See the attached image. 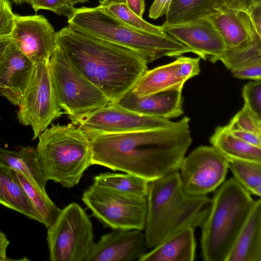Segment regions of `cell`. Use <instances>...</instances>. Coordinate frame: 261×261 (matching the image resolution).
<instances>
[{
	"label": "cell",
	"instance_id": "44",
	"mask_svg": "<svg viewBox=\"0 0 261 261\" xmlns=\"http://www.w3.org/2000/svg\"><path fill=\"white\" fill-rule=\"evenodd\" d=\"M71 4L74 6L75 4L79 3H84L89 1V0H69Z\"/></svg>",
	"mask_w": 261,
	"mask_h": 261
},
{
	"label": "cell",
	"instance_id": "41",
	"mask_svg": "<svg viewBox=\"0 0 261 261\" xmlns=\"http://www.w3.org/2000/svg\"><path fill=\"white\" fill-rule=\"evenodd\" d=\"M10 244V241L6 235L0 230V261L12 260L7 256L6 250Z\"/></svg>",
	"mask_w": 261,
	"mask_h": 261
},
{
	"label": "cell",
	"instance_id": "43",
	"mask_svg": "<svg viewBox=\"0 0 261 261\" xmlns=\"http://www.w3.org/2000/svg\"><path fill=\"white\" fill-rule=\"evenodd\" d=\"M10 2V3H14L16 5L21 4L23 3H27L29 5H31L32 0H8Z\"/></svg>",
	"mask_w": 261,
	"mask_h": 261
},
{
	"label": "cell",
	"instance_id": "40",
	"mask_svg": "<svg viewBox=\"0 0 261 261\" xmlns=\"http://www.w3.org/2000/svg\"><path fill=\"white\" fill-rule=\"evenodd\" d=\"M125 3L132 11L142 17L145 9V0H125Z\"/></svg>",
	"mask_w": 261,
	"mask_h": 261
},
{
	"label": "cell",
	"instance_id": "30",
	"mask_svg": "<svg viewBox=\"0 0 261 261\" xmlns=\"http://www.w3.org/2000/svg\"><path fill=\"white\" fill-rule=\"evenodd\" d=\"M102 6L116 17L133 29L152 34H166L162 26L155 25L144 20L132 11L124 1H113Z\"/></svg>",
	"mask_w": 261,
	"mask_h": 261
},
{
	"label": "cell",
	"instance_id": "34",
	"mask_svg": "<svg viewBox=\"0 0 261 261\" xmlns=\"http://www.w3.org/2000/svg\"><path fill=\"white\" fill-rule=\"evenodd\" d=\"M15 26V14L12 11L11 3L3 0L0 6V38L10 37Z\"/></svg>",
	"mask_w": 261,
	"mask_h": 261
},
{
	"label": "cell",
	"instance_id": "15",
	"mask_svg": "<svg viewBox=\"0 0 261 261\" xmlns=\"http://www.w3.org/2000/svg\"><path fill=\"white\" fill-rule=\"evenodd\" d=\"M164 31L190 48L192 53L210 61L219 56L226 47L213 24L205 17L175 23H164Z\"/></svg>",
	"mask_w": 261,
	"mask_h": 261
},
{
	"label": "cell",
	"instance_id": "19",
	"mask_svg": "<svg viewBox=\"0 0 261 261\" xmlns=\"http://www.w3.org/2000/svg\"><path fill=\"white\" fill-rule=\"evenodd\" d=\"M204 17L219 33L226 48L246 43L251 41L257 34L246 12L218 9Z\"/></svg>",
	"mask_w": 261,
	"mask_h": 261
},
{
	"label": "cell",
	"instance_id": "35",
	"mask_svg": "<svg viewBox=\"0 0 261 261\" xmlns=\"http://www.w3.org/2000/svg\"><path fill=\"white\" fill-rule=\"evenodd\" d=\"M231 72L232 75L237 79L260 81L261 59L233 69Z\"/></svg>",
	"mask_w": 261,
	"mask_h": 261
},
{
	"label": "cell",
	"instance_id": "21",
	"mask_svg": "<svg viewBox=\"0 0 261 261\" xmlns=\"http://www.w3.org/2000/svg\"><path fill=\"white\" fill-rule=\"evenodd\" d=\"M196 244L194 229L185 228L145 252L138 261H193Z\"/></svg>",
	"mask_w": 261,
	"mask_h": 261
},
{
	"label": "cell",
	"instance_id": "7",
	"mask_svg": "<svg viewBox=\"0 0 261 261\" xmlns=\"http://www.w3.org/2000/svg\"><path fill=\"white\" fill-rule=\"evenodd\" d=\"M49 64L57 103L72 123L111 103L99 88L74 68L57 46Z\"/></svg>",
	"mask_w": 261,
	"mask_h": 261
},
{
	"label": "cell",
	"instance_id": "26",
	"mask_svg": "<svg viewBox=\"0 0 261 261\" xmlns=\"http://www.w3.org/2000/svg\"><path fill=\"white\" fill-rule=\"evenodd\" d=\"M93 184L120 193L147 197L149 181L128 173L106 172L95 176Z\"/></svg>",
	"mask_w": 261,
	"mask_h": 261
},
{
	"label": "cell",
	"instance_id": "9",
	"mask_svg": "<svg viewBox=\"0 0 261 261\" xmlns=\"http://www.w3.org/2000/svg\"><path fill=\"white\" fill-rule=\"evenodd\" d=\"M82 200L92 216L106 227L144 229L147 197L120 193L93 184L84 191Z\"/></svg>",
	"mask_w": 261,
	"mask_h": 261
},
{
	"label": "cell",
	"instance_id": "45",
	"mask_svg": "<svg viewBox=\"0 0 261 261\" xmlns=\"http://www.w3.org/2000/svg\"><path fill=\"white\" fill-rule=\"evenodd\" d=\"M113 1H116V2H122L124 1L125 0H101L99 1V4L100 5H105L109 2H113Z\"/></svg>",
	"mask_w": 261,
	"mask_h": 261
},
{
	"label": "cell",
	"instance_id": "18",
	"mask_svg": "<svg viewBox=\"0 0 261 261\" xmlns=\"http://www.w3.org/2000/svg\"><path fill=\"white\" fill-rule=\"evenodd\" d=\"M181 91H170L138 96L130 90L118 102L122 107L139 114L170 119L183 113Z\"/></svg>",
	"mask_w": 261,
	"mask_h": 261
},
{
	"label": "cell",
	"instance_id": "17",
	"mask_svg": "<svg viewBox=\"0 0 261 261\" xmlns=\"http://www.w3.org/2000/svg\"><path fill=\"white\" fill-rule=\"evenodd\" d=\"M144 233L139 229H115L95 243L87 261H133L146 251Z\"/></svg>",
	"mask_w": 261,
	"mask_h": 261
},
{
	"label": "cell",
	"instance_id": "4",
	"mask_svg": "<svg viewBox=\"0 0 261 261\" xmlns=\"http://www.w3.org/2000/svg\"><path fill=\"white\" fill-rule=\"evenodd\" d=\"M68 23L85 34L135 51L147 64L162 57H177L192 53L190 48L167 33L152 34L129 27L101 5L75 8Z\"/></svg>",
	"mask_w": 261,
	"mask_h": 261
},
{
	"label": "cell",
	"instance_id": "12",
	"mask_svg": "<svg viewBox=\"0 0 261 261\" xmlns=\"http://www.w3.org/2000/svg\"><path fill=\"white\" fill-rule=\"evenodd\" d=\"M174 121L139 114L117 103L105 107L77 119L79 126L90 138L100 134L125 133L165 127Z\"/></svg>",
	"mask_w": 261,
	"mask_h": 261
},
{
	"label": "cell",
	"instance_id": "6",
	"mask_svg": "<svg viewBox=\"0 0 261 261\" xmlns=\"http://www.w3.org/2000/svg\"><path fill=\"white\" fill-rule=\"evenodd\" d=\"M36 147L46 179L72 188L92 164L89 137L77 125L51 124L38 136Z\"/></svg>",
	"mask_w": 261,
	"mask_h": 261
},
{
	"label": "cell",
	"instance_id": "33",
	"mask_svg": "<svg viewBox=\"0 0 261 261\" xmlns=\"http://www.w3.org/2000/svg\"><path fill=\"white\" fill-rule=\"evenodd\" d=\"M35 12L39 10L51 11L69 18L75 8L69 0H32L30 5Z\"/></svg>",
	"mask_w": 261,
	"mask_h": 261
},
{
	"label": "cell",
	"instance_id": "24",
	"mask_svg": "<svg viewBox=\"0 0 261 261\" xmlns=\"http://www.w3.org/2000/svg\"><path fill=\"white\" fill-rule=\"evenodd\" d=\"M0 163L24 174L45 189L47 180L41 168L36 147L23 146L13 151L0 147Z\"/></svg>",
	"mask_w": 261,
	"mask_h": 261
},
{
	"label": "cell",
	"instance_id": "39",
	"mask_svg": "<svg viewBox=\"0 0 261 261\" xmlns=\"http://www.w3.org/2000/svg\"><path fill=\"white\" fill-rule=\"evenodd\" d=\"M246 12L257 34L261 37V2L253 4Z\"/></svg>",
	"mask_w": 261,
	"mask_h": 261
},
{
	"label": "cell",
	"instance_id": "3",
	"mask_svg": "<svg viewBox=\"0 0 261 261\" xmlns=\"http://www.w3.org/2000/svg\"><path fill=\"white\" fill-rule=\"evenodd\" d=\"M211 199L184 190L178 171L149 182L144 237L152 249L179 231L201 227L208 214Z\"/></svg>",
	"mask_w": 261,
	"mask_h": 261
},
{
	"label": "cell",
	"instance_id": "8",
	"mask_svg": "<svg viewBox=\"0 0 261 261\" xmlns=\"http://www.w3.org/2000/svg\"><path fill=\"white\" fill-rule=\"evenodd\" d=\"M47 229L50 261H87L95 243L92 222L80 204L72 202L61 210Z\"/></svg>",
	"mask_w": 261,
	"mask_h": 261
},
{
	"label": "cell",
	"instance_id": "46",
	"mask_svg": "<svg viewBox=\"0 0 261 261\" xmlns=\"http://www.w3.org/2000/svg\"><path fill=\"white\" fill-rule=\"evenodd\" d=\"M3 1V0H0V6L2 4Z\"/></svg>",
	"mask_w": 261,
	"mask_h": 261
},
{
	"label": "cell",
	"instance_id": "29",
	"mask_svg": "<svg viewBox=\"0 0 261 261\" xmlns=\"http://www.w3.org/2000/svg\"><path fill=\"white\" fill-rule=\"evenodd\" d=\"M228 168L234 179L251 195H261V163L234 160L229 161Z\"/></svg>",
	"mask_w": 261,
	"mask_h": 261
},
{
	"label": "cell",
	"instance_id": "42",
	"mask_svg": "<svg viewBox=\"0 0 261 261\" xmlns=\"http://www.w3.org/2000/svg\"><path fill=\"white\" fill-rule=\"evenodd\" d=\"M10 42L9 37L0 38V58L7 45Z\"/></svg>",
	"mask_w": 261,
	"mask_h": 261
},
{
	"label": "cell",
	"instance_id": "47",
	"mask_svg": "<svg viewBox=\"0 0 261 261\" xmlns=\"http://www.w3.org/2000/svg\"><path fill=\"white\" fill-rule=\"evenodd\" d=\"M256 2H260L261 0H256Z\"/></svg>",
	"mask_w": 261,
	"mask_h": 261
},
{
	"label": "cell",
	"instance_id": "37",
	"mask_svg": "<svg viewBox=\"0 0 261 261\" xmlns=\"http://www.w3.org/2000/svg\"><path fill=\"white\" fill-rule=\"evenodd\" d=\"M227 128L234 136L246 143L261 148V136L239 128Z\"/></svg>",
	"mask_w": 261,
	"mask_h": 261
},
{
	"label": "cell",
	"instance_id": "36",
	"mask_svg": "<svg viewBox=\"0 0 261 261\" xmlns=\"http://www.w3.org/2000/svg\"><path fill=\"white\" fill-rule=\"evenodd\" d=\"M256 0H220L215 10L230 9L246 12Z\"/></svg>",
	"mask_w": 261,
	"mask_h": 261
},
{
	"label": "cell",
	"instance_id": "38",
	"mask_svg": "<svg viewBox=\"0 0 261 261\" xmlns=\"http://www.w3.org/2000/svg\"><path fill=\"white\" fill-rule=\"evenodd\" d=\"M172 0H154L148 11L150 18L156 19L166 15Z\"/></svg>",
	"mask_w": 261,
	"mask_h": 261
},
{
	"label": "cell",
	"instance_id": "2",
	"mask_svg": "<svg viewBox=\"0 0 261 261\" xmlns=\"http://www.w3.org/2000/svg\"><path fill=\"white\" fill-rule=\"evenodd\" d=\"M56 46L74 68L117 103L148 70L135 51L68 25L57 32Z\"/></svg>",
	"mask_w": 261,
	"mask_h": 261
},
{
	"label": "cell",
	"instance_id": "1",
	"mask_svg": "<svg viewBox=\"0 0 261 261\" xmlns=\"http://www.w3.org/2000/svg\"><path fill=\"white\" fill-rule=\"evenodd\" d=\"M190 118L168 126L90 138L92 164L132 174L150 182L178 170L192 138Z\"/></svg>",
	"mask_w": 261,
	"mask_h": 261
},
{
	"label": "cell",
	"instance_id": "14",
	"mask_svg": "<svg viewBox=\"0 0 261 261\" xmlns=\"http://www.w3.org/2000/svg\"><path fill=\"white\" fill-rule=\"evenodd\" d=\"M200 58L179 56L174 61L148 70L131 90L138 96L182 91L185 83L200 73Z\"/></svg>",
	"mask_w": 261,
	"mask_h": 261
},
{
	"label": "cell",
	"instance_id": "23",
	"mask_svg": "<svg viewBox=\"0 0 261 261\" xmlns=\"http://www.w3.org/2000/svg\"><path fill=\"white\" fill-rule=\"evenodd\" d=\"M210 142L228 161L239 160L261 163V148L234 136L226 125L216 127Z\"/></svg>",
	"mask_w": 261,
	"mask_h": 261
},
{
	"label": "cell",
	"instance_id": "22",
	"mask_svg": "<svg viewBox=\"0 0 261 261\" xmlns=\"http://www.w3.org/2000/svg\"><path fill=\"white\" fill-rule=\"evenodd\" d=\"M0 204L44 225L43 219L13 176L12 169L1 163Z\"/></svg>",
	"mask_w": 261,
	"mask_h": 261
},
{
	"label": "cell",
	"instance_id": "5",
	"mask_svg": "<svg viewBox=\"0 0 261 261\" xmlns=\"http://www.w3.org/2000/svg\"><path fill=\"white\" fill-rule=\"evenodd\" d=\"M251 194L234 178L224 181L211 200L201 226V255L205 261H226L254 204Z\"/></svg>",
	"mask_w": 261,
	"mask_h": 261
},
{
	"label": "cell",
	"instance_id": "32",
	"mask_svg": "<svg viewBox=\"0 0 261 261\" xmlns=\"http://www.w3.org/2000/svg\"><path fill=\"white\" fill-rule=\"evenodd\" d=\"M242 95L244 105L261 118V81L250 82L245 84L242 89Z\"/></svg>",
	"mask_w": 261,
	"mask_h": 261
},
{
	"label": "cell",
	"instance_id": "13",
	"mask_svg": "<svg viewBox=\"0 0 261 261\" xmlns=\"http://www.w3.org/2000/svg\"><path fill=\"white\" fill-rule=\"evenodd\" d=\"M57 32L41 15H15L10 41L34 64L49 60L56 46Z\"/></svg>",
	"mask_w": 261,
	"mask_h": 261
},
{
	"label": "cell",
	"instance_id": "27",
	"mask_svg": "<svg viewBox=\"0 0 261 261\" xmlns=\"http://www.w3.org/2000/svg\"><path fill=\"white\" fill-rule=\"evenodd\" d=\"M220 0H172L164 23L175 24L204 17L215 11Z\"/></svg>",
	"mask_w": 261,
	"mask_h": 261
},
{
	"label": "cell",
	"instance_id": "16",
	"mask_svg": "<svg viewBox=\"0 0 261 261\" xmlns=\"http://www.w3.org/2000/svg\"><path fill=\"white\" fill-rule=\"evenodd\" d=\"M34 67V64L10 40L0 58V96L18 106Z\"/></svg>",
	"mask_w": 261,
	"mask_h": 261
},
{
	"label": "cell",
	"instance_id": "28",
	"mask_svg": "<svg viewBox=\"0 0 261 261\" xmlns=\"http://www.w3.org/2000/svg\"><path fill=\"white\" fill-rule=\"evenodd\" d=\"M261 59V37L256 34L252 39L238 46L226 48L219 56L210 62L220 61L229 70L238 68Z\"/></svg>",
	"mask_w": 261,
	"mask_h": 261
},
{
	"label": "cell",
	"instance_id": "10",
	"mask_svg": "<svg viewBox=\"0 0 261 261\" xmlns=\"http://www.w3.org/2000/svg\"><path fill=\"white\" fill-rule=\"evenodd\" d=\"M49 60L34 64L30 82L17 112L18 122L31 127L33 140L36 139L55 119L64 114L56 98Z\"/></svg>",
	"mask_w": 261,
	"mask_h": 261
},
{
	"label": "cell",
	"instance_id": "48",
	"mask_svg": "<svg viewBox=\"0 0 261 261\" xmlns=\"http://www.w3.org/2000/svg\"><path fill=\"white\" fill-rule=\"evenodd\" d=\"M0 120H1V119H0Z\"/></svg>",
	"mask_w": 261,
	"mask_h": 261
},
{
	"label": "cell",
	"instance_id": "25",
	"mask_svg": "<svg viewBox=\"0 0 261 261\" xmlns=\"http://www.w3.org/2000/svg\"><path fill=\"white\" fill-rule=\"evenodd\" d=\"M15 178L22 187L26 195L44 220L47 228L51 226L58 216L61 209L51 200L45 189L24 174L12 169Z\"/></svg>",
	"mask_w": 261,
	"mask_h": 261
},
{
	"label": "cell",
	"instance_id": "31",
	"mask_svg": "<svg viewBox=\"0 0 261 261\" xmlns=\"http://www.w3.org/2000/svg\"><path fill=\"white\" fill-rule=\"evenodd\" d=\"M228 128H239L261 136V118L243 106L226 125Z\"/></svg>",
	"mask_w": 261,
	"mask_h": 261
},
{
	"label": "cell",
	"instance_id": "11",
	"mask_svg": "<svg viewBox=\"0 0 261 261\" xmlns=\"http://www.w3.org/2000/svg\"><path fill=\"white\" fill-rule=\"evenodd\" d=\"M228 167V160L213 146H200L184 157L178 171L185 191L202 196L222 184Z\"/></svg>",
	"mask_w": 261,
	"mask_h": 261
},
{
	"label": "cell",
	"instance_id": "20",
	"mask_svg": "<svg viewBox=\"0 0 261 261\" xmlns=\"http://www.w3.org/2000/svg\"><path fill=\"white\" fill-rule=\"evenodd\" d=\"M226 261H261V200L255 204L239 233Z\"/></svg>",
	"mask_w": 261,
	"mask_h": 261
}]
</instances>
